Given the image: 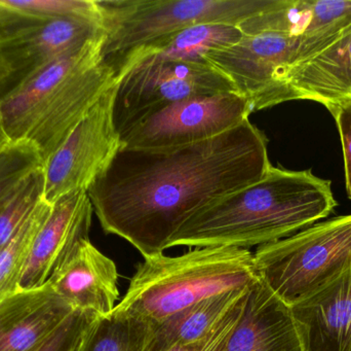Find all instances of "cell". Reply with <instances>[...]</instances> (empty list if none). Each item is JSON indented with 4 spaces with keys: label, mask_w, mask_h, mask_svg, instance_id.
Returning a JSON list of instances; mask_svg holds the SVG:
<instances>
[{
    "label": "cell",
    "mask_w": 351,
    "mask_h": 351,
    "mask_svg": "<svg viewBox=\"0 0 351 351\" xmlns=\"http://www.w3.org/2000/svg\"><path fill=\"white\" fill-rule=\"evenodd\" d=\"M103 34L100 21L36 18L0 4V101L53 60Z\"/></svg>",
    "instance_id": "6"
},
{
    "label": "cell",
    "mask_w": 351,
    "mask_h": 351,
    "mask_svg": "<svg viewBox=\"0 0 351 351\" xmlns=\"http://www.w3.org/2000/svg\"><path fill=\"white\" fill-rule=\"evenodd\" d=\"M268 140L250 119L204 141L172 148H121L88 188L104 232L144 258L164 253L192 216L261 179L271 167Z\"/></svg>",
    "instance_id": "1"
},
{
    "label": "cell",
    "mask_w": 351,
    "mask_h": 351,
    "mask_svg": "<svg viewBox=\"0 0 351 351\" xmlns=\"http://www.w3.org/2000/svg\"><path fill=\"white\" fill-rule=\"evenodd\" d=\"M115 82L112 70L100 61L78 72L60 89L25 138L34 146L43 165Z\"/></svg>",
    "instance_id": "13"
},
{
    "label": "cell",
    "mask_w": 351,
    "mask_h": 351,
    "mask_svg": "<svg viewBox=\"0 0 351 351\" xmlns=\"http://www.w3.org/2000/svg\"><path fill=\"white\" fill-rule=\"evenodd\" d=\"M104 34L53 60L0 101V115L10 142L25 140L60 89L78 72L101 61Z\"/></svg>",
    "instance_id": "12"
},
{
    "label": "cell",
    "mask_w": 351,
    "mask_h": 351,
    "mask_svg": "<svg viewBox=\"0 0 351 351\" xmlns=\"http://www.w3.org/2000/svg\"><path fill=\"white\" fill-rule=\"evenodd\" d=\"M117 87L115 82L99 98L43 165L45 201L53 204L72 192H88L117 156L121 148L113 122Z\"/></svg>",
    "instance_id": "8"
},
{
    "label": "cell",
    "mask_w": 351,
    "mask_h": 351,
    "mask_svg": "<svg viewBox=\"0 0 351 351\" xmlns=\"http://www.w3.org/2000/svg\"><path fill=\"white\" fill-rule=\"evenodd\" d=\"M0 4L36 18H80L102 22L97 0H0Z\"/></svg>",
    "instance_id": "25"
},
{
    "label": "cell",
    "mask_w": 351,
    "mask_h": 351,
    "mask_svg": "<svg viewBox=\"0 0 351 351\" xmlns=\"http://www.w3.org/2000/svg\"><path fill=\"white\" fill-rule=\"evenodd\" d=\"M152 325L119 309L88 324L72 351H144Z\"/></svg>",
    "instance_id": "21"
},
{
    "label": "cell",
    "mask_w": 351,
    "mask_h": 351,
    "mask_svg": "<svg viewBox=\"0 0 351 351\" xmlns=\"http://www.w3.org/2000/svg\"><path fill=\"white\" fill-rule=\"evenodd\" d=\"M251 286L208 299L152 326L144 351H167L206 337Z\"/></svg>",
    "instance_id": "19"
},
{
    "label": "cell",
    "mask_w": 351,
    "mask_h": 351,
    "mask_svg": "<svg viewBox=\"0 0 351 351\" xmlns=\"http://www.w3.org/2000/svg\"><path fill=\"white\" fill-rule=\"evenodd\" d=\"M254 263L260 280L293 306L351 269V214L262 245Z\"/></svg>",
    "instance_id": "5"
},
{
    "label": "cell",
    "mask_w": 351,
    "mask_h": 351,
    "mask_svg": "<svg viewBox=\"0 0 351 351\" xmlns=\"http://www.w3.org/2000/svg\"><path fill=\"white\" fill-rule=\"evenodd\" d=\"M243 36V32L235 25H196L154 43L142 54L135 64L147 58L178 61H206L204 56L208 52L229 47L241 41Z\"/></svg>",
    "instance_id": "20"
},
{
    "label": "cell",
    "mask_w": 351,
    "mask_h": 351,
    "mask_svg": "<svg viewBox=\"0 0 351 351\" xmlns=\"http://www.w3.org/2000/svg\"><path fill=\"white\" fill-rule=\"evenodd\" d=\"M73 309L49 284L19 291L0 303V351H33Z\"/></svg>",
    "instance_id": "18"
},
{
    "label": "cell",
    "mask_w": 351,
    "mask_h": 351,
    "mask_svg": "<svg viewBox=\"0 0 351 351\" xmlns=\"http://www.w3.org/2000/svg\"><path fill=\"white\" fill-rule=\"evenodd\" d=\"M47 284L73 310L104 317L119 297V272L110 258L84 239Z\"/></svg>",
    "instance_id": "14"
},
{
    "label": "cell",
    "mask_w": 351,
    "mask_h": 351,
    "mask_svg": "<svg viewBox=\"0 0 351 351\" xmlns=\"http://www.w3.org/2000/svg\"><path fill=\"white\" fill-rule=\"evenodd\" d=\"M272 0H97L104 39L101 61L121 78L162 38L202 24L237 25Z\"/></svg>",
    "instance_id": "4"
},
{
    "label": "cell",
    "mask_w": 351,
    "mask_h": 351,
    "mask_svg": "<svg viewBox=\"0 0 351 351\" xmlns=\"http://www.w3.org/2000/svg\"><path fill=\"white\" fill-rule=\"evenodd\" d=\"M223 92L237 90L230 80L206 60L147 58L117 80L113 122L121 135L130 126L171 103Z\"/></svg>",
    "instance_id": "7"
},
{
    "label": "cell",
    "mask_w": 351,
    "mask_h": 351,
    "mask_svg": "<svg viewBox=\"0 0 351 351\" xmlns=\"http://www.w3.org/2000/svg\"><path fill=\"white\" fill-rule=\"evenodd\" d=\"M43 166L34 146L26 140L0 150V206L35 169Z\"/></svg>",
    "instance_id": "24"
},
{
    "label": "cell",
    "mask_w": 351,
    "mask_h": 351,
    "mask_svg": "<svg viewBox=\"0 0 351 351\" xmlns=\"http://www.w3.org/2000/svg\"><path fill=\"white\" fill-rule=\"evenodd\" d=\"M51 204L41 200L14 236L0 249V303L20 291V282L29 253Z\"/></svg>",
    "instance_id": "22"
},
{
    "label": "cell",
    "mask_w": 351,
    "mask_h": 351,
    "mask_svg": "<svg viewBox=\"0 0 351 351\" xmlns=\"http://www.w3.org/2000/svg\"><path fill=\"white\" fill-rule=\"evenodd\" d=\"M94 210L86 191L62 196L51 204L29 253L20 291L41 288L84 239H88Z\"/></svg>",
    "instance_id": "11"
},
{
    "label": "cell",
    "mask_w": 351,
    "mask_h": 351,
    "mask_svg": "<svg viewBox=\"0 0 351 351\" xmlns=\"http://www.w3.org/2000/svg\"><path fill=\"white\" fill-rule=\"evenodd\" d=\"M247 293L249 291L206 337L202 338L198 341L192 342V343L176 346L167 351H220L222 350L229 335L232 332L235 324L241 317V311H243L245 300H247Z\"/></svg>",
    "instance_id": "27"
},
{
    "label": "cell",
    "mask_w": 351,
    "mask_h": 351,
    "mask_svg": "<svg viewBox=\"0 0 351 351\" xmlns=\"http://www.w3.org/2000/svg\"><path fill=\"white\" fill-rule=\"evenodd\" d=\"M97 317L92 313L75 310L33 351H72L88 324Z\"/></svg>",
    "instance_id": "26"
},
{
    "label": "cell",
    "mask_w": 351,
    "mask_h": 351,
    "mask_svg": "<svg viewBox=\"0 0 351 351\" xmlns=\"http://www.w3.org/2000/svg\"><path fill=\"white\" fill-rule=\"evenodd\" d=\"M45 195L43 166L33 170L0 206V249L14 236Z\"/></svg>",
    "instance_id": "23"
},
{
    "label": "cell",
    "mask_w": 351,
    "mask_h": 351,
    "mask_svg": "<svg viewBox=\"0 0 351 351\" xmlns=\"http://www.w3.org/2000/svg\"><path fill=\"white\" fill-rule=\"evenodd\" d=\"M115 308L158 325L214 297L243 290L260 280L249 249L194 247L177 257L144 258Z\"/></svg>",
    "instance_id": "3"
},
{
    "label": "cell",
    "mask_w": 351,
    "mask_h": 351,
    "mask_svg": "<svg viewBox=\"0 0 351 351\" xmlns=\"http://www.w3.org/2000/svg\"><path fill=\"white\" fill-rule=\"evenodd\" d=\"M329 111L335 119L341 138L346 192L351 200V99L334 105Z\"/></svg>",
    "instance_id": "28"
},
{
    "label": "cell",
    "mask_w": 351,
    "mask_h": 351,
    "mask_svg": "<svg viewBox=\"0 0 351 351\" xmlns=\"http://www.w3.org/2000/svg\"><path fill=\"white\" fill-rule=\"evenodd\" d=\"M351 99V33L315 57L289 68L278 84V101L309 100L332 106Z\"/></svg>",
    "instance_id": "17"
},
{
    "label": "cell",
    "mask_w": 351,
    "mask_h": 351,
    "mask_svg": "<svg viewBox=\"0 0 351 351\" xmlns=\"http://www.w3.org/2000/svg\"><path fill=\"white\" fill-rule=\"evenodd\" d=\"M291 310L303 351H351V269Z\"/></svg>",
    "instance_id": "16"
},
{
    "label": "cell",
    "mask_w": 351,
    "mask_h": 351,
    "mask_svg": "<svg viewBox=\"0 0 351 351\" xmlns=\"http://www.w3.org/2000/svg\"><path fill=\"white\" fill-rule=\"evenodd\" d=\"M336 206L331 181L309 170L271 165L259 181L196 212L176 233L169 249L262 247L309 228Z\"/></svg>",
    "instance_id": "2"
},
{
    "label": "cell",
    "mask_w": 351,
    "mask_h": 351,
    "mask_svg": "<svg viewBox=\"0 0 351 351\" xmlns=\"http://www.w3.org/2000/svg\"><path fill=\"white\" fill-rule=\"evenodd\" d=\"M220 351H303L291 307L258 280Z\"/></svg>",
    "instance_id": "15"
},
{
    "label": "cell",
    "mask_w": 351,
    "mask_h": 351,
    "mask_svg": "<svg viewBox=\"0 0 351 351\" xmlns=\"http://www.w3.org/2000/svg\"><path fill=\"white\" fill-rule=\"evenodd\" d=\"M10 144V139H8V135H6L5 130L3 128V124H2L1 115H0V150L5 148L6 146Z\"/></svg>",
    "instance_id": "29"
},
{
    "label": "cell",
    "mask_w": 351,
    "mask_h": 351,
    "mask_svg": "<svg viewBox=\"0 0 351 351\" xmlns=\"http://www.w3.org/2000/svg\"><path fill=\"white\" fill-rule=\"evenodd\" d=\"M252 113L237 92L190 97L171 103L121 133V148H172L216 137L243 123Z\"/></svg>",
    "instance_id": "9"
},
{
    "label": "cell",
    "mask_w": 351,
    "mask_h": 351,
    "mask_svg": "<svg viewBox=\"0 0 351 351\" xmlns=\"http://www.w3.org/2000/svg\"><path fill=\"white\" fill-rule=\"evenodd\" d=\"M300 34H243L229 47L208 52L204 59L220 70L249 102L252 113L280 104L278 82L296 57Z\"/></svg>",
    "instance_id": "10"
}]
</instances>
